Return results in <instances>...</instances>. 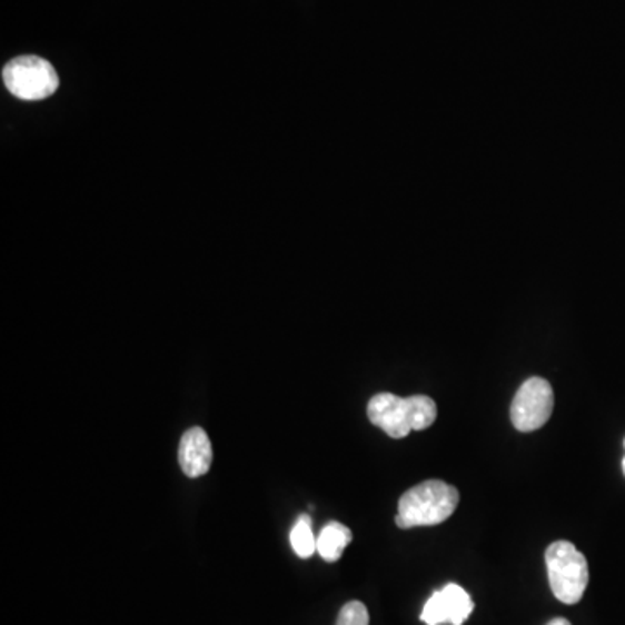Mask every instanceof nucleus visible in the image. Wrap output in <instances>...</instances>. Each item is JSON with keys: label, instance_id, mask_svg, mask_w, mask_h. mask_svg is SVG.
<instances>
[{"label": "nucleus", "instance_id": "nucleus-8", "mask_svg": "<svg viewBox=\"0 0 625 625\" xmlns=\"http://www.w3.org/2000/svg\"><path fill=\"white\" fill-rule=\"evenodd\" d=\"M353 534L343 523L330 522L325 525L317 538V550L325 562L336 563L351 543Z\"/></svg>", "mask_w": 625, "mask_h": 625}, {"label": "nucleus", "instance_id": "nucleus-3", "mask_svg": "<svg viewBox=\"0 0 625 625\" xmlns=\"http://www.w3.org/2000/svg\"><path fill=\"white\" fill-rule=\"evenodd\" d=\"M546 566L554 598L565 605L581 602L589 584L586 556L568 540H558L547 547Z\"/></svg>", "mask_w": 625, "mask_h": 625}, {"label": "nucleus", "instance_id": "nucleus-5", "mask_svg": "<svg viewBox=\"0 0 625 625\" xmlns=\"http://www.w3.org/2000/svg\"><path fill=\"white\" fill-rule=\"evenodd\" d=\"M553 408L554 391L549 380L530 377L516 393L510 405V420L518 431H537L550 419Z\"/></svg>", "mask_w": 625, "mask_h": 625}, {"label": "nucleus", "instance_id": "nucleus-11", "mask_svg": "<svg viewBox=\"0 0 625 625\" xmlns=\"http://www.w3.org/2000/svg\"><path fill=\"white\" fill-rule=\"evenodd\" d=\"M546 625H572V624L571 621H566V618L558 617V618H553V621L550 622H547Z\"/></svg>", "mask_w": 625, "mask_h": 625}, {"label": "nucleus", "instance_id": "nucleus-4", "mask_svg": "<svg viewBox=\"0 0 625 625\" xmlns=\"http://www.w3.org/2000/svg\"><path fill=\"white\" fill-rule=\"evenodd\" d=\"M6 88L24 101H39L54 95L60 79L54 67L39 56H20L4 67Z\"/></svg>", "mask_w": 625, "mask_h": 625}, {"label": "nucleus", "instance_id": "nucleus-12", "mask_svg": "<svg viewBox=\"0 0 625 625\" xmlns=\"http://www.w3.org/2000/svg\"><path fill=\"white\" fill-rule=\"evenodd\" d=\"M624 445H625V442H624ZM622 469H624V475H625V457H624V459H622Z\"/></svg>", "mask_w": 625, "mask_h": 625}, {"label": "nucleus", "instance_id": "nucleus-1", "mask_svg": "<svg viewBox=\"0 0 625 625\" xmlns=\"http://www.w3.org/2000/svg\"><path fill=\"white\" fill-rule=\"evenodd\" d=\"M368 420L391 438L400 439L411 431H423L433 426L438 416L435 400L426 395L408 398L379 393L367 405Z\"/></svg>", "mask_w": 625, "mask_h": 625}, {"label": "nucleus", "instance_id": "nucleus-10", "mask_svg": "<svg viewBox=\"0 0 625 625\" xmlns=\"http://www.w3.org/2000/svg\"><path fill=\"white\" fill-rule=\"evenodd\" d=\"M370 615L361 602H349L340 608L336 625H368Z\"/></svg>", "mask_w": 625, "mask_h": 625}, {"label": "nucleus", "instance_id": "nucleus-9", "mask_svg": "<svg viewBox=\"0 0 625 625\" xmlns=\"http://www.w3.org/2000/svg\"><path fill=\"white\" fill-rule=\"evenodd\" d=\"M290 546L299 558L305 559L312 556L317 550V538L312 534L311 516L306 515V513L297 518L296 525L290 532Z\"/></svg>", "mask_w": 625, "mask_h": 625}, {"label": "nucleus", "instance_id": "nucleus-7", "mask_svg": "<svg viewBox=\"0 0 625 625\" xmlns=\"http://www.w3.org/2000/svg\"><path fill=\"white\" fill-rule=\"evenodd\" d=\"M179 466L188 478L207 475L212 464V445L202 428H191L179 444Z\"/></svg>", "mask_w": 625, "mask_h": 625}, {"label": "nucleus", "instance_id": "nucleus-6", "mask_svg": "<svg viewBox=\"0 0 625 625\" xmlns=\"http://www.w3.org/2000/svg\"><path fill=\"white\" fill-rule=\"evenodd\" d=\"M475 603L472 596L457 584H447L442 591L433 593L424 606L420 621L428 625H463L472 617Z\"/></svg>", "mask_w": 625, "mask_h": 625}, {"label": "nucleus", "instance_id": "nucleus-2", "mask_svg": "<svg viewBox=\"0 0 625 625\" xmlns=\"http://www.w3.org/2000/svg\"><path fill=\"white\" fill-rule=\"evenodd\" d=\"M459 506V492L448 483L428 479L405 492L398 503V528L433 527L450 518Z\"/></svg>", "mask_w": 625, "mask_h": 625}]
</instances>
